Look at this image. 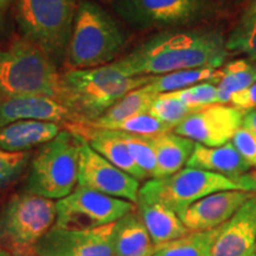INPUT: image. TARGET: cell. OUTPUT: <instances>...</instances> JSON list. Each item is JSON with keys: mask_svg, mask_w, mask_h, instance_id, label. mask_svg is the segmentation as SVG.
Wrapping results in <instances>:
<instances>
[{"mask_svg": "<svg viewBox=\"0 0 256 256\" xmlns=\"http://www.w3.org/2000/svg\"><path fill=\"white\" fill-rule=\"evenodd\" d=\"M228 50L217 31L162 32L139 44L110 64L128 76H158L179 70L214 68L224 63Z\"/></svg>", "mask_w": 256, "mask_h": 256, "instance_id": "6da1fadb", "label": "cell"}, {"mask_svg": "<svg viewBox=\"0 0 256 256\" xmlns=\"http://www.w3.org/2000/svg\"><path fill=\"white\" fill-rule=\"evenodd\" d=\"M19 96L64 102L63 74L50 57L22 36L0 46V98Z\"/></svg>", "mask_w": 256, "mask_h": 256, "instance_id": "7a4b0ae2", "label": "cell"}, {"mask_svg": "<svg viewBox=\"0 0 256 256\" xmlns=\"http://www.w3.org/2000/svg\"><path fill=\"white\" fill-rule=\"evenodd\" d=\"M153 76H128L112 64L63 72L64 102L81 124L98 120L124 95L152 81Z\"/></svg>", "mask_w": 256, "mask_h": 256, "instance_id": "3957f363", "label": "cell"}, {"mask_svg": "<svg viewBox=\"0 0 256 256\" xmlns=\"http://www.w3.org/2000/svg\"><path fill=\"white\" fill-rule=\"evenodd\" d=\"M124 43V30L104 8L90 0L80 2L64 64L66 70L107 66Z\"/></svg>", "mask_w": 256, "mask_h": 256, "instance_id": "277c9868", "label": "cell"}, {"mask_svg": "<svg viewBox=\"0 0 256 256\" xmlns=\"http://www.w3.org/2000/svg\"><path fill=\"white\" fill-rule=\"evenodd\" d=\"M78 0H16V20L22 37L50 57L66 62Z\"/></svg>", "mask_w": 256, "mask_h": 256, "instance_id": "5b68a950", "label": "cell"}, {"mask_svg": "<svg viewBox=\"0 0 256 256\" xmlns=\"http://www.w3.org/2000/svg\"><path fill=\"white\" fill-rule=\"evenodd\" d=\"M56 202L20 192L0 208V248L11 256H36L40 240L56 223Z\"/></svg>", "mask_w": 256, "mask_h": 256, "instance_id": "8992f818", "label": "cell"}, {"mask_svg": "<svg viewBox=\"0 0 256 256\" xmlns=\"http://www.w3.org/2000/svg\"><path fill=\"white\" fill-rule=\"evenodd\" d=\"M78 136L68 130H60L31 158L24 192L52 200L69 196L78 186Z\"/></svg>", "mask_w": 256, "mask_h": 256, "instance_id": "52a82bcc", "label": "cell"}, {"mask_svg": "<svg viewBox=\"0 0 256 256\" xmlns=\"http://www.w3.org/2000/svg\"><path fill=\"white\" fill-rule=\"evenodd\" d=\"M229 190L256 191L252 174L236 180L204 170L185 168L170 177L146 182L140 188L139 200L160 203L179 215L202 198Z\"/></svg>", "mask_w": 256, "mask_h": 256, "instance_id": "ba28073f", "label": "cell"}, {"mask_svg": "<svg viewBox=\"0 0 256 256\" xmlns=\"http://www.w3.org/2000/svg\"><path fill=\"white\" fill-rule=\"evenodd\" d=\"M136 209V204L90 188L76 186L69 196L56 202L55 226L63 229L87 230L113 224Z\"/></svg>", "mask_w": 256, "mask_h": 256, "instance_id": "9c48e42d", "label": "cell"}, {"mask_svg": "<svg viewBox=\"0 0 256 256\" xmlns=\"http://www.w3.org/2000/svg\"><path fill=\"white\" fill-rule=\"evenodd\" d=\"M206 0H114L113 8L136 28L172 26L191 23L203 16Z\"/></svg>", "mask_w": 256, "mask_h": 256, "instance_id": "30bf717a", "label": "cell"}, {"mask_svg": "<svg viewBox=\"0 0 256 256\" xmlns=\"http://www.w3.org/2000/svg\"><path fill=\"white\" fill-rule=\"evenodd\" d=\"M78 136L80 142L78 186L136 204L139 200V180L98 154L87 140Z\"/></svg>", "mask_w": 256, "mask_h": 256, "instance_id": "8fae6325", "label": "cell"}, {"mask_svg": "<svg viewBox=\"0 0 256 256\" xmlns=\"http://www.w3.org/2000/svg\"><path fill=\"white\" fill-rule=\"evenodd\" d=\"M243 116V112L234 106L211 104L191 113L174 130L200 145L220 147L232 142Z\"/></svg>", "mask_w": 256, "mask_h": 256, "instance_id": "7c38bea8", "label": "cell"}, {"mask_svg": "<svg viewBox=\"0 0 256 256\" xmlns=\"http://www.w3.org/2000/svg\"><path fill=\"white\" fill-rule=\"evenodd\" d=\"M113 224L87 230L63 229L54 226L36 248L38 256H115Z\"/></svg>", "mask_w": 256, "mask_h": 256, "instance_id": "4fadbf2b", "label": "cell"}, {"mask_svg": "<svg viewBox=\"0 0 256 256\" xmlns=\"http://www.w3.org/2000/svg\"><path fill=\"white\" fill-rule=\"evenodd\" d=\"M254 196V192L240 190L215 192L197 200L178 216L188 232L217 229L232 218L236 211Z\"/></svg>", "mask_w": 256, "mask_h": 256, "instance_id": "5bb4252c", "label": "cell"}, {"mask_svg": "<svg viewBox=\"0 0 256 256\" xmlns=\"http://www.w3.org/2000/svg\"><path fill=\"white\" fill-rule=\"evenodd\" d=\"M212 256H256V194L220 226Z\"/></svg>", "mask_w": 256, "mask_h": 256, "instance_id": "9a60e30c", "label": "cell"}, {"mask_svg": "<svg viewBox=\"0 0 256 256\" xmlns=\"http://www.w3.org/2000/svg\"><path fill=\"white\" fill-rule=\"evenodd\" d=\"M26 120L81 124L78 115L54 98L44 96L0 98V128Z\"/></svg>", "mask_w": 256, "mask_h": 256, "instance_id": "2e32d148", "label": "cell"}, {"mask_svg": "<svg viewBox=\"0 0 256 256\" xmlns=\"http://www.w3.org/2000/svg\"><path fill=\"white\" fill-rule=\"evenodd\" d=\"M66 127L70 132L78 134L87 140L89 145L98 154H101L126 174H130L138 180L147 178L145 172L134 162L124 142L122 134L119 130H101V128L90 127L86 124H66Z\"/></svg>", "mask_w": 256, "mask_h": 256, "instance_id": "e0dca14e", "label": "cell"}, {"mask_svg": "<svg viewBox=\"0 0 256 256\" xmlns=\"http://www.w3.org/2000/svg\"><path fill=\"white\" fill-rule=\"evenodd\" d=\"M186 168L204 170L238 180L247 174L252 166L242 158L232 142L220 147H208L196 142Z\"/></svg>", "mask_w": 256, "mask_h": 256, "instance_id": "ac0fdd59", "label": "cell"}, {"mask_svg": "<svg viewBox=\"0 0 256 256\" xmlns=\"http://www.w3.org/2000/svg\"><path fill=\"white\" fill-rule=\"evenodd\" d=\"M60 126L51 121H18L0 128V148L8 152H28L58 136Z\"/></svg>", "mask_w": 256, "mask_h": 256, "instance_id": "d6986e66", "label": "cell"}, {"mask_svg": "<svg viewBox=\"0 0 256 256\" xmlns=\"http://www.w3.org/2000/svg\"><path fill=\"white\" fill-rule=\"evenodd\" d=\"M136 209L150 234L153 246L174 241L191 232L177 214L162 204L139 200Z\"/></svg>", "mask_w": 256, "mask_h": 256, "instance_id": "ffe728a7", "label": "cell"}, {"mask_svg": "<svg viewBox=\"0 0 256 256\" xmlns=\"http://www.w3.org/2000/svg\"><path fill=\"white\" fill-rule=\"evenodd\" d=\"M150 140L156 158V168L153 178L170 177L180 171L183 166L186 165L196 145L194 142L174 132L150 136Z\"/></svg>", "mask_w": 256, "mask_h": 256, "instance_id": "44dd1931", "label": "cell"}, {"mask_svg": "<svg viewBox=\"0 0 256 256\" xmlns=\"http://www.w3.org/2000/svg\"><path fill=\"white\" fill-rule=\"evenodd\" d=\"M112 241L115 256H136L154 247L138 209L114 223Z\"/></svg>", "mask_w": 256, "mask_h": 256, "instance_id": "7402d4cb", "label": "cell"}, {"mask_svg": "<svg viewBox=\"0 0 256 256\" xmlns=\"http://www.w3.org/2000/svg\"><path fill=\"white\" fill-rule=\"evenodd\" d=\"M158 96L159 94L153 92L148 87V83H147V84L142 86V87L134 89V90L124 95L119 102H116L113 107L110 108L98 120L86 122V124H89V126H98V124L128 119V118L136 116V115L148 114L153 102L156 101V98Z\"/></svg>", "mask_w": 256, "mask_h": 256, "instance_id": "603a6c76", "label": "cell"}, {"mask_svg": "<svg viewBox=\"0 0 256 256\" xmlns=\"http://www.w3.org/2000/svg\"><path fill=\"white\" fill-rule=\"evenodd\" d=\"M256 82V74L252 69L250 62L247 60H238L230 62L216 72L214 84L217 87L218 104H226L236 92L248 88Z\"/></svg>", "mask_w": 256, "mask_h": 256, "instance_id": "cb8c5ba5", "label": "cell"}, {"mask_svg": "<svg viewBox=\"0 0 256 256\" xmlns=\"http://www.w3.org/2000/svg\"><path fill=\"white\" fill-rule=\"evenodd\" d=\"M220 228L208 232H191L180 238L154 246L152 256H212L214 243Z\"/></svg>", "mask_w": 256, "mask_h": 256, "instance_id": "d4e9b609", "label": "cell"}, {"mask_svg": "<svg viewBox=\"0 0 256 256\" xmlns=\"http://www.w3.org/2000/svg\"><path fill=\"white\" fill-rule=\"evenodd\" d=\"M217 69L197 68L179 70V72L165 74V75L153 76L148 87L156 94H165L186 89L200 82H212L215 78Z\"/></svg>", "mask_w": 256, "mask_h": 256, "instance_id": "484cf974", "label": "cell"}, {"mask_svg": "<svg viewBox=\"0 0 256 256\" xmlns=\"http://www.w3.org/2000/svg\"><path fill=\"white\" fill-rule=\"evenodd\" d=\"M90 127L101 128V130H119V132L136 134V136H160V134L171 132L172 130H174L170 124H164L160 120L156 119L151 114L136 115V116L128 118V119L124 120L115 121V122H108Z\"/></svg>", "mask_w": 256, "mask_h": 256, "instance_id": "4316f807", "label": "cell"}, {"mask_svg": "<svg viewBox=\"0 0 256 256\" xmlns=\"http://www.w3.org/2000/svg\"><path fill=\"white\" fill-rule=\"evenodd\" d=\"M228 51L246 54L256 60V8H252L226 42Z\"/></svg>", "mask_w": 256, "mask_h": 256, "instance_id": "83f0119b", "label": "cell"}, {"mask_svg": "<svg viewBox=\"0 0 256 256\" xmlns=\"http://www.w3.org/2000/svg\"><path fill=\"white\" fill-rule=\"evenodd\" d=\"M31 152H8L0 148V192L17 183L28 168Z\"/></svg>", "mask_w": 256, "mask_h": 256, "instance_id": "f1b7e54d", "label": "cell"}, {"mask_svg": "<svg viewBox=\"0 0 256 256\" xmlns=\"http://www.w3.org/2000/svg\"><path fill=\"white\" fill-rule=\"evenodd\" d=\"M196 110H197L188 107L182 101H179L178 98H172L168 94H160L153 102L148 114H151L152 116H154L162 122L176 128L185 118H188Z\"/></svg>", "mask_w": 256, "mask_h": 256, "instance_id": "f546056e", "label": "cell"}, {"mask_svg": "<svg viewBox=\"0 0 256 256\" xmlns=\"http://www.w3.org/2000/svg\"><path fill=\"white\" fill-rule=\"evenodd\" d=\"M121 134L136 165L145 172L147 177L153 178L156 168V158L150 136L124 132H121Z\"/></svg>", "mask_w": 256, "mask_h": 256, "instance_id": "4dcf8cb0", "label": "cell"}, {"mask_svg": "<svg viewBox=\"0 0 256 256\" xmlns=\"http://www.w3.org/2000/svg\"><path fill=\"white\" fill-rule=\"evenodd\" d=\"M172 98H178L188 107L194 110H200L202 107L218 104V94H217L216 84L211 82H202L192 86L183 90L165 92Z\"/></svg>", "mask_w": 256, "mask_h": 256, "instance_id": "1f68e13d", "label": "cell"}, {"mask_svg": "<svg viewBox=\"0 0 256 256\" xmlns=\"http://www.w3.org/2000/svg\"><path fill=\"white\" fill-rule=\"evenodd\" d=\"M232 145L250 166L256 168V136L248 128L241 126L232 140Z\"/></svg>", "mask_w": 256, "mask_h": 256, "instance_id": "d6a6232c", "label": "cell"}, {"mask_svg": "<svg viewBox=\"0 0 256 256\" xmlns=\"http://www.w3.org/2000/svg\"><path fill=\"white\" fill-rule=\"evenodd\" d=\"M230 104L240 110H252L256 108V82L248 88L236 92L230 98Z\"/></svg>", "mask_w": 256, "mask_h": 256, "instance_id": "836d02e7", "label": "cell"}, {"mask_svg": "<svg viewBox=\"0 0 256 256\" xmlns=\"http://www.w3.org/2000/svg\"><path fill=\"white\" fill-rule=\"evenodd\" d=\"M242 126L248 128L249 130H252V132L256 136V108L252 110L247 112V113L244 114Z\"/></svg>", "mask_w": 256, "mask_h": 256, "instance_id": "e575fe53", "label": "cell"}, {"mask_svg": "<svg viewBox=\"0 0 256 256\" xmlns=\"http://www.w3.org/2000/svg\"><path fill=\"white\" fill-rule=\"evenodd\" d=\"M14 4H16V0H0V14L5 16Z\"/></svg>", "mask_w": 256, "mask_h": 256, "instance_id": "d590c367", "label": "cell"}, {"mask_svg": "<svg viewBox=\"0 0 256 256\" xmlns=\"http://www.w3.org/2000/svg\"><path fill=\"white\" fill-rule=\"evenodd\" d=\"M6 30H8V25H6L5 17H4V14H0V42H2L5 40Z\"/></svg>", "mask_w": 256, "mask_h": 256, "instance_id": "8d00e7d4", "label": "cell"}, {"mask_svg": "<svg viewBox=\"0 0 256 256\" xmlns=\"http://www.w3.org/2000/svg\"><path fill=\"white\" fill-rule=\"evenodd\" d=\"M153 249H154V247H153L152 249H150V250H147L146 252H144V254H140V255H136V256H152Z\"/></svg>", "mask_w": 256, "mask_h": 256, "instance_id": "74e56055", "label": "cell"}, {"mask_svg": "<svg viewBox=\"0 0 256 256\" xmlns=\"http://www.w3.org/2000/svg\"><path fill=\"white\" fill-rule=\"evenodd\" d=\"M250 62V66H252V69L254 70V72L256 74V60H249Z\"/></svg>", "mask_w": 256, "mask_h": 256, "instance_id": "f35d334b", "label": "cell"}, {"mask_svg": "<svg viewBox=\"0 0 256 256\" xmlns=\"http://www.w3.org/2000/svg\"><path fill=\"white\" fill-rule=\"evenodd\" d=\"M0 256H11L8 254V252H6L5 250H2V248H0Z\"/></svg>", "mask_w": 256, "mask_h": 256, "instance_id": "ab89813d", "label": "cell"}, {"mask_svg": "<svg viewBox=\"0 0 256 256\" xmlns=\"http://www.w3.org/2000/svg\"><path fill=\"white\" fill-rule=\"evenodd\" d=\"M252 178H254V180H255V188H256V171L252 172Z\"/></svg>", "mask_w": 256, "mask_h": 256, "instance_id": "60d3db41", "label": "cell"}, {"mask_svg": "<svg viewBox=\"0 0 256 256\" xmlns=\"http://www.w3.org/2000/svg\"><path fill=\"white\" fill-rule=\"evenodd\" d=\"M254 8H256V4H255V6H254Z\"/></svg>", "mask_w": 256, "mask_h": 256, "instance_id": "b9f144b4", "label": "cell"}, {"mask_svg": "<svg viewBox=\"0 0 256 256\" xmlns=\"http://www.w3.org/2000/svg\"><path fill=\"white\" fill-rule=\"evenodd\" d=\"M36 256H38V255H36Z\"/></svg>", "mask_w": 256, "mask_h": 256, "instance_id": "7bdbcfd3", "label": "cell"}]
</instances>
